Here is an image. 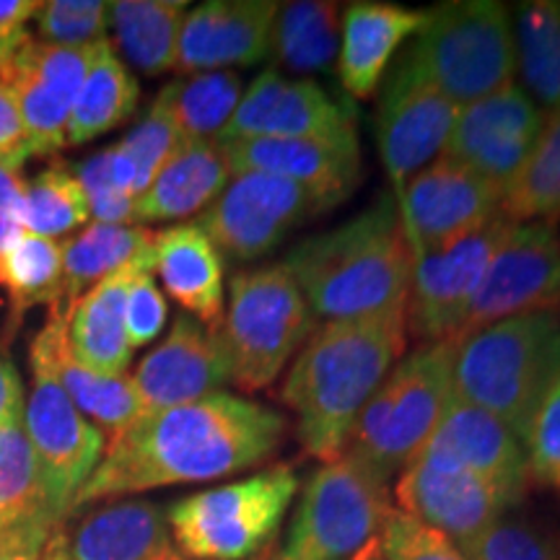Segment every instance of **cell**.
Listing matches in <instances>:
<instances>
[{"mask_svg":"<svg viewBox=\"0 0 560 560\" xmlns=\"http://www.w3.org/2000/svg\"><path fill=\"white\" fill-rule=\"evenodd\" d=\"M384 560H465L457 545L439 529L425 527L405 511L395 509L380 532Z\"/></svg>","mask_w":560,"mask_h":560,"instance_id":"45","label":"cell"},{"mask_svg":"<svg viewBox=\"0 0 560 560\" xmlns=\"http://www.w3.org/2000/svg\"><path fill=\"white\" fill-rule=\"evenodd\" d=\"M19 153H26V156H30L24 122H21L16 100H13L11 89L0 81V156H19Z\"/></svg>","mask_w":560,"mask_h":560,"instance_id":"48","label":"cell"},{"mask_svg":"<svg viewBox=\"0 0 560 560\" xmlns=\"http://www.w3.org/2000/svg\"><path fill=\"white\" fill-rule=\"evenodd\" d=\"M340 9L327 0L280 3L272 55L293 73H319L338 58Z\"/></svg>","mask_w":560,"mask_h":560,"instance_id":"36","label":"cell"},{"mask_svg":"<svg viewBox=\"0 0 560 560\" xmlns=\"http://www.w3.org/2000/svg\"><path fill=\"white\" fill-rule=\"evenodd\" d=\"M350 560H384L382 548H380V537H374V540H371L366 548H361Z\"/></svg>","mask_w":560,"mask_h":560,"instance_id":"51","label":"cell"},{"mask_svg":"<svg viewBox=\"0 0 560 560\" xmlns=\"http://www.w3.org/2000/svg\"><path fill=\"white\" fill-rule=\"evenodd\" d=\"M299 490L289 465L229 482L172 503L170 522L182 556L195 560H247L272 545Z\"/></svg>","mask_w":560,"mask_h":560,"instance_id":"10","label":"cell"},{"mask_svg":"<svg viewBox=\"0 0 560 560\" xmlns=\"http://www.w3.org/2000/svg\"><path fill=\"white\" fill-rule=\"evenodd\" d=\"M280 3L276 0H208L182 21L179 75L249 68L272 58Z\"/></svg>","mask_w":560,"mask_h":560,"instance_id":"19","label":"cell"},{"mask_svg":"<svg viewBox=\"0 0 560 560\" xmlns=\"http://www.w3.org/2000/svg\"><path fill=\"white\" fill-rule=\"evenodd\" d=\"M39 0H0V52L26 32V21L37 16Z\"/></svg>","mask_w":560,"mask_h":560,"instance_id":"49","label":"cell"},{"mask_svg":"<svg viewBox=\"0 0 560 560\" xmlns=\"http://www.w3.org/2000/svg\"><path fill=\"white\" fill-rule=\"evenodd\" d=\"M457 548L465 560H560V548L550 535L511 514L499 516Z\"/></svg>","mask_w":560,"mask_h":560,"instance_id":"40","label":"cell"},{"mask_svg":"<svg viewBox=\"0 0 560 560\" xmlns=\"http://www.w3.org/2000/svg\"><path fill=\"white\" fill-rule=\"evenodd\" d=\"M42 42L62 47H89L107 37L109 3L102 0H50L37 11Z\"/></svg>","mask_w":560,"mask_h":560,"instance_id":"41","label":"cell"},{"mask_svg":"<svg viewBox=\"0 0 560 560\" xmlns=\"http://www.w3.org/2000/svg\"><path fill=\"white\" fill-rule=\"evenodd\" d=\"M242 94V79L234 70H210L179 75L159 91V100L170 109L179 140H219Z\"/></svg>","mask_w":560,"mask_h":560,"instance_id":"35","label":"cell"},{"mask_svg":"<svg viewBox=\"0 0 560 560\" xmlns=\"http://www.w3.org/2000/svg\"><path fill=\"white\" fill-rule=\"evenodd\" d=\"M395 499L400 511L439 529L454 545L480 535L511 511V503L488 480L433 452H418L405 467L397 478Z\"/></svg>","mask_w":560,"mask_h":560,"instance_id":"18","label":"cell"},{"mask_svg":"<svg viewBox=\"0 0 560 560\" xmlns=\"http://www.w3.org/2000/svg\"><path fill=\"white\" fill-rule=\"evenodd\" d=\"M314 330L317 317L283 262L236 272L215 327L231 382L244 392L270 387Z\"/></svg>","mask_w":560,"mask_h":560,"instance_id":"5","label":"cell"},{"mask_svg":"<svg viewBox=\"0 0 560 560\" xmlns=\"http://www.w3.org/2000/svg\"><path fill=\"white\" fill-rule=\"evenodd\" d=\"M289 418L270 405L213 392L202 400L140 416L107 439L73 511L140 490L208 482L262 465L280 450Z\"/></svg>","mask_w":560,"mask_h":560,"instance_id":"1","label":"cell"},{"mask_svg":"<svg viewBox=\"0 0 560 560\" xmlns=\"http://www.w3.org/2000/svg\"><path fill=\"white\" fill-rule=\"evenodd\" d=\"M26 153L19 156H0V249L9 247L24 231L21 213H24V164Z\"/></svg>","mask_w":560,"mask_h":560,"instance_id":"47","label":"cell"},{"mask_svg":"<svg viewBox=\"0 0 560 560\" xmlns=\"http://www.w3.org/2000/svg\"><path fill=\"white\" fill-rule=\"evenodd\" d=\"M138 100V79L115 52V45L102 39L96 45L94 62H91L79 100L70 112L68 145H83L104 132L120 128L136 112Z\"/></svg>","mask_w":560,"mask_h":560,"instance_id":"29","label":"cell"},{"mask_svg":"<svg viewBox=\"0 0 560 560\" xmlns=\"http://www.w3.org/2000/svg\"><path fill=\"white\" fill-rule=\"evenodd\" d=\"M420 452H433L457 462L488 480L516 509L529 488L527 457L522 441L499 418L452 397L444 418Z\"/></svg>","mask_w":560,"mask_h":560,"instance_id":"21","label":"cell"},{"mask_svg":"<svg viewBox=\"0 0 560 560\" xmlns=\"http://www.w3.org/2000/svg\"><path fill=\"white\" fill-rule=\"evenodd\" d=\"M0 529H5V527H3V524H0Z\"/></svg>","mask_w":560,"mask_h":560,"instance_id":"54","label":"cell"},{"mask_svg":"<svg viewBox=\"0 0 560 560\" xmlns=\"http://www.w3.org/2000/svg\"><path fill=\"white\" fill-rule=\"evenodd\" d=\"M179 143V132L174 128L170 109H166V104L156 96L149 115L120 140L125 153H128L132 164H136L138 198L145 192V187L151 185L156 172L164 166V161L172 156Z\"/></svg>","mask_w":560,"mask_h":560,"instance_id":"43","label":"cell"},{"mask_svg":"<svg viewBox=\"0 0 560 560\" xmlns=\"http://www.w3.org/2000/svg\"><path fill=\"white\" fill-rule=\"evenodd\" d=\"M0 289L9 296V327L19 330L34 306L62 310V247L47 236L21 231L9 247L0 249Z\"/></svg>","mask_w":560,"mask_h":560,"instance_id":"32","label":"cell"},{"mask_svg":"<svg viewBox=\"0 0 560 560\" xmlns=\"http://www.w3.org/2000/svg\"><path fill=\"white\" fill-rule=\"evenodd\" d=\"M21 397H24V387H21L19 371L13 369V363L9 359L0 355V420L5 418V412H9Z\"/></svg>","mask_w":560,"mask_h":560,"instance_id":"50","label":"cell"},{"mask_svg":"<svg viewBox=\"0 0 560 560\" xmlns=\"http://www.w3.org/2000/svg\"><path fill=\"white\" fill-rule=\"evenodd\" d=\"M542 125L545 115L540 107L514 81L486 100L459 109L444 156L459 161L506 192L527 164Z\"/></svg>","mask_w":560,"mask_h":560,"instance_id":"17","label":"cell"},{"mask_svg":"<svg viewBox=\"0 0 560 560\" xmlns=\"http://www.w3.org/2000/svg\"><path fill=\"white\" fill-rule=\"evenodd\" d=\"M408 50L433 86L459 109L516 81L514 21L495 0L436 5Z\"/></svg>","mask_w":560,"mask_h":560,"instance_id":"7","label":"cell"},{"mask_svg":"<svg viewBox=\"0 0 560 560\" xmlns=\"http://www.w3.org/2000/svg\"><path fill=\"white\" fill-rule=\"evenodd\" d=\"M252 138L319 140L361 149L353 112L332 100L317 81L285 79L278 68H265L249 83L215 143L226 145Z\"/></svg>","mask_w":560,"mask_h":560,"instance_id":"14","label":"cell"},{"mask_svg":"<svg viewBox=\"0 0 560 560\" xmlns=\"http://www.w3.org/2000/svg\"><path fill=\"white\" fill-rule=\"evenodd\" d=\"M0 560H70L62 520L45 509L0 529Z\"/></svg>","mask_w":560,"mask_h":560,"instance_id":"44","label":"cell"},{"mask_svg":"<svg viewBox=\"0 0 560 560\" xmlns=\"http://www.w3.org/2000/svg\"><path fill=\"white\" fill-rule=\"evenodd\" d=\"M397 198L412 252L450 247L501 215V190L450 156L412 174Z\"/></svg>","mask_w":560,"mask_h":560,"instance_id":"16","label":"cell"},{"mask_svg":"<svg viewBox=\"0 0 560 560\" xmlns=\"http://www.w3.org/2000/svg\"><path fill=\"white\" fill-rule=\"evenodd\" d=\"M24 408L26 400L21 397L0 420V524L3 527H11L37 511H50L39 462L26 436Z\"/></svg>","mask_w":560,"mask_h":560,"instance_id":"37","label":"cell"},{"mask_svg":"<svg viewBox=\"0 0 560 560\" xmlns=\"http://www.w3.org/2000/svg\"><path fill=\"white\" fill-rule=\"evenodd\" d=\"M130 382L143 416L221 392L231 374L219 332L190 314H179L166 338L138 363Z\"/></svg>","mask_w":560,"mask_h":560,"instance_id":"20","label":"cell"},{"mask_svg":"<svg viewBox=\"0 0 560 560\" xmlns=\"http://www.w3.org/2000/svg\"><path fill=\"white\" fill-rule=\"evenodd\" d=\"M429 24V11L392 3H350L340 21L338 75L353 100H369L387 73L402 42L418 37Z\"/></svg>","mask_w":560,"mask_h":560,"instance_id":"23","label":"cell"},{"mask_svg":"<svg viewBox=\"0 0 560 560\" xmlns=\"http://www.w3.org/2000/svg\"><path fill=\"white\" fill-rule=\"evenodd\" d=\"M520 86L545 117L560 109V0H529L514 11Z\"/></svg>","mask_w":560,"mask_h":560,"instance_id":"31","label":"cell"},{"mask_svg":"<svg viewBox=\"0 0 560 560\" xmlns=\"http://www.w3.org/2000/svg\"><path fill=\"white\" fill-rule=\"evenodd\" d=\"M380 86L376 145L392 185L400 192L412 174L444 153L459 107L433 86L410 50L392 62Z\"/></svg>","mask_w":560,"mask_h":560,"instance_id":"13","label":"cell"},{"mask_svg":"<svg viewBox=\"0 0 560 560\" xmlns=\"http://www.w3.org/2000/svg\"><path fill=\"white\" fill-rule=\"evenodd\" d=\"M89 221L91 208L86 190L68 164L58 161L26 182L24 213H21L24 231L58 242V236L86 226Z\"/></svg>","mask_w":560,"mask_h":560,"instance_id":"39","label":"cell"},{"mask_svg":"<svg viewBox=\"0 0 560 560\" xmlns=\"http://www.w3.org/2000/svg\"><path fill=\"white\" fill-rule=\"evenodd\" d=\"M153 272L192 319L219 327L226 310L223 255L198 223H179L153 234Z\"/></svg>","mask_w":560,"mask_h":560,"instance_id":"25","label":"cell"},{"mask_svg":"<svg viewBox=\"0 0 560 560\" xmlns=\"http://www.w3.org/2000/svg\"><path fill=\"white\" fill-rule=\"evenodd\" d=\"M405 340V317L317 325L280 384L301 450L322 465L346 452L369 397L402 359Z\"/></svg>","mask_w":560,"mask_h":560,"instance_id":"3","label":"cell"},{"mask_svg":"<svg viewBox=\"0 0 560 560\" xmlns=\"http://www.w3.org/2000/svg\"><path fill=\"white\" fill-rule=\"evenodd\" d=\"M327 206L304 187L260 172L231 174L219 198L202 210L198 226L231 260H260L293 229Z\"/></svg>","mask_w":560,"mask_h":560,"instance_id":"12","label":"cell"},{"mask_svg":"<svg viewBox=\"0 0 560 560\" xmlns=\"http://www.w3.org/2000/svg\"><path fill=\"white\" fill-rule=\"evenodd\" d=\"M522 446L529 482L560 495V380L532 416Z\"/></svg>","mask_w":560,"mask_h":560,"instance_id":"42","label":"cell"},{"mask_svg":"<svg viewBox=\"0 0 560 560\" xmlns=\"http://www.w3.org/2000/svg\"><path fill=\"white\" fill-rule=\"evenodd\" d=\"M249 560H278V550L272 548V545H268V548H265L262 552H257V556L249 558Z\"/></svg>","mask_w":560,"mask_h":560,"instance_id":"52","label":"cell"},{"mask_svg":"<svg viewBox=\"0 0 560 560\" xmlns=\"http://www.w3.org/2000/svg\"><path fill=\"white\" fill-rule=\"evenodd\" d=\"M143 270H153V249L100 280L68 310V348L86 369L107 376L128 374L132 348L125 330V301L130 283Z\"/></svg>","mask_w":560,"mask_h":560,"instance_id":"24","label":"cell"},{"mask_svg":"<svg viewBox=\"0 0 560 560\" xmlns=\"http://www.w3.org/2000/svg\"><path fill=\"white\" fill-rule=\"evenodd\" d=\"M62 247V310L79 301L89 289L112 272L128 268L153 249V231L143 226H109L89 223L60 244Z\"/></svg>","mask_w":560,"mask_h":560,"instance_id":"28","label":"cell"},{"mask_svg":"<svg viewBox=\"0 0 560 560\" xmlns=\"http://www.w3.org/2000/svg\"><path fill=\"white\" fill-rule=\"evenodd\" d=\"M185 0H120L109 3L115 42L125 58L145 75L174 70Z\"/></svg>","mask_w":560,"mask_h":560,"instance_id":"33","label":"cell"},{"mask_svg":"<svg viewBox=\"0 0 560 560\" xmlns=\"http://www.w3.org/2000/svg\"><path fill=\"white\" fill-rule=\"evenodd\" d=\"M560 304V234L556 223H511L493 257L459 338L516 314L556 310Z\"/></svg>","mask_w":560,"mask_h":560,"instance_id":"15","label":"cell"},{"mask_svg":"<svg viewBox=\"0 0 560 560\" xmlns=\"http://www.w3.org/2000/svg\"><path fill=\"white\" fill-rule=\"evenodd\" d=\"M68 322V310H50L47 325L34 335L30 348L32 389L24 408L26 436L39 462L47 506L66 520L75 495L86 486L104 454V433L75 408L62 389L55 369V342Z\"/></svg>","mask_w":560,"mask_h":560,"instance_id":"8","label":"cell"},{"mask_svg":"<svg viewBox=\"0 0 560 560\" xmlns=\"http://www.w3.org/2000/svg\"><path fill=\"white\" fill-rule=\"evenodd\" d=\"M231 174L260 172L304 187L327 210L340 206L361 182V149L319 140L252 138L221 145Z\"/></svg>","mask_w":560,"mask_h":560,"instance_id":"22","label":"cell"},{"mask_svg":"<svg viewBox=\"0 0 560 560\" xmlns=\"http://www.w3.org/2000/svg\"><path fill=\"white\" fill-rule=\"evenodd\" d=\"M229 179V161L215 140H182L136 200V223L179 221L202 213Z\"/></svg>","mask_w":560,"mask_h":560,"instance_id":"26","label":"cell"},{"mask_svg":"<svg viewBox=\"0 0 560 560\" xmlns=\"http://www.w3.org/2000/svg\"><path fill=\"white\" fill-rule=\"evenodd\" d=\"M283 265L322 322L405 317L412 247L392 195L340 226L293 244Z\"/></svg>","mask_w":560,"mask_h":560,"instance_id":"2","label":"cell"},{"mask_svg":"<svg viewBox=\"0 0 560 560\" xmlns=\"http://www.w3.org/2000/svg\"><path fill=\"white\" fill-rule=\"evenodd\" d=\"M24 37L26 32L0 52V81L11 89L13 100H16L30 156H52L68 145V122L73 104L42 81V75L26 58Z\"/></svg>","mask_w":560,"mask_h":560,"instance_id":"30","label":"cell"},{"mask_svg":"<svg viewBox=\"0 0 560 560\" xmlns=\"http://www.w3.org/2000/svg\"><path fill=\"white\" fill-rule=\"evenodd\" d=\"M514 221L495 215L450 247L412 252V280L405 330L420 346L457 340L490 257Z\"/></svg>","mask_w":560,"mask_h":560,"instance_id":"11","label":"cell"},{"mask_svg":"<svg viewBox=\"0 0 560 560\" xmlns=\"http://www.w3.org/2000/svg\"><path fill=\"white\" fill-rule=\"evenodd\" d=\"M166 317H170V306L153 280V270L138 272L125 301V330H128L130 348H143L156 340L166 327Z\"/></svg>","mask_w":560,"mask_h":560,"instance_id":"46","label":"cell"},{"mask_svg":"<svg viewBox=\"0 0 560 560\" xmlns=\"http://www.w3.org/2000/svg\"><path fill=\"white\" fill-rule=\"evenodd\" d=\"M454 342L418 346L389 369L361 410L346 452L395 478L405 470L450 408Z\"/></svg>","mask_w":560,"mask_h":560,"instance_id":"6","label":"cell"},{"mask_svg":"<svg viewBox=\"0 0 560 560\" xmlns=\"http://www.w3.org/2000/svg\"><path fill=\"white\" fill-rule=\"evenodd\" d=\"M389 478L355 454L325 462L301 490L278 560H350L389 520Z\"/></svg>","mask_w":560,"mask_h":560,"instance_id":"9","label":"cell"},{"mask_svg":"<svg viewBox=\"0 0 560 560\" xmlns=\"http://www.w3.org/2000/svg\"><path fill=\"white\" fill-rule=\"evenodd\" d=\"M164 511L151 501H120L91 511L75 529L70 560H170Z\"/></svg>","mask_w":560,"mask_h":560,"instance_id":"27","label":"cell"},{"mask_svg":"<svg viewBox=\"0 0 560 560\" xmlns=\"http://www.w3.org/2000/svg\"><path fill=\"white\" fill-rule=\"evenodd\" d=\"M452 342L454 397L490 412L524 441L532 416L560 380V314H516Z\"/></svg>","mask_w":560,"mask_h":560,"instance_id":"4","label":"cell"},{"mask_svg":"<svg viewBox=\"0 0 560 560\" xmlns=\"http://www.w3.org/2000/svg\"><path fill=\"white\" fill-rule=\"evenodd\" d=\"M501 215L514 223L560 219V109L545 117L527 164L503 192Z\"/></svg>","mask_w":560,"mask_h":560,"instance_id":"38","label":"cell"},{"mask_svg":"<svg viewBox=\"0 0 560 560\" xmlns=\"http://www.w3.org/2000/svg\"><path fill=\"white\" fill-rule=\"evenodd\" d=\"M68 322L55 342V369H58L62 389L73 400L83 416L96 423V429L107 433V439H115L117 433L130 429L136 420L143 416L136 387L130 376H107L100 371H91L75 361V355L68 348Z\"/></svg>","mask_w":560,"mask_h":560,"instance_id":"34","label":"cell"},{"mask_svg":"<svg viewBox=\"0 0 560 560\" xmlns=\"http://www.w3.org/2000/svg\"><path fill=\"white\" fill-rule=\"evenodd\" d=\"M170 560H182V558H179V556H177V552H174V556H172V558H170Z\"/></svg>","mask_w":560,"mask_h":560,"instance_id":"53","label":"cell"}]
</instances>
